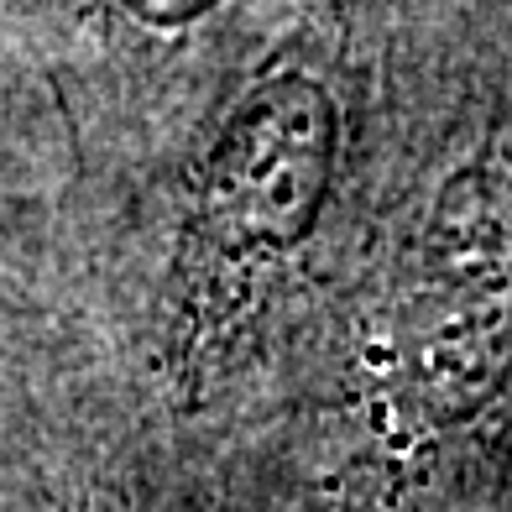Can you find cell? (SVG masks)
Returning a JSON list of instances; mask_svg holds the SVG:
<instances>
[{
  "label": "cell",
  "instance_id": "1",
  "mask_svg": "<svg viewBox=\"0 0 512 512\" xmlns=\"http://www.w3.org/2000/svg\"><path fill=\"white\" fill-rule=\"evenodd\" d=\"M345 152V110L314 42H288L199 152L168 272V371L215 382L314 241Z\"/></svg>",
  "mask_w": 512,
  "mask_h": 512
},
{
  "label": "cell",
  "instance_id": "2",
  "mask_svg": "<svg viewBox=\"0 0 512 512\" xmlns=\"http://www.w3.org/2000/svg\"><path fill=\"white\" fill-rule=\"evenodd\" d=\"M371 424L398 445L450 434L512 382V162L445 178L356 335Z\"/></svg>",
  "mask_w": 512,
  "mask_h": 512
},
{
  "label": "cell",
  "instance_id": "3",
  "mask_svg": "<svg viewBox=\"0 0 512 512\" xmlns=\"http://www.w3.org/2000/svg\"><path fill=\"white\" fill-rule=\"evenodd\" d=\"M225 0H115V11L147 32H189L209 21Z\"/></svg>",
  "mask_w": 512,
  "mask_h": 512
}]
</instances>
